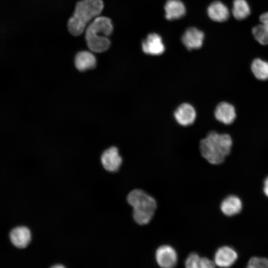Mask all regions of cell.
<instances>
[{
	"mask_svg": "<svg viewBox=\"0 0 268 268\" xmlns=\"http://www.w3.org/2000/svg\"><path fill=\"white\" fill-rule=\"evenodd\" d=\"M233 145L231 136L227 133H221L212 130L201 138L200 151L202 157L209 164L220 165L231 153Z\"/></svg>",
	"mask_w": 268,
	"mask_h": 268,
	"instance_id": "6da1fadb",
	"label": "cell"
},
{
	"mask_svg": "<svg viewBox=\"0 0 268 268\" xmlns=\"http://www.w3.org/2000/svg\"><path fill=\"white\" fill-rule=\"evenodd\" d=\"M113 26L111 19L105 16H97L87 27L85 40L89 49L95 53L103 52L108 49Z\"/></svg>",
	"mask_w": 268,
	"mask_h": 268,
	"instance_id": "7a4b0ae2",
	"label": "cell"
},
{
	"mask_svg": "<svg viewBox=\"0 0 268 268\" xmlns=\"http://www.w3.org/2000/svg\"><path fill=\"white\" fill-rule=\"evenodd\" d=\"M104 8L102 0H82L75 6L74 12L67 23L69 32L72 35L82 34L87 23L93 18L97 17Z\"/></svg>",
	"mask_w": 268,
	"mask_h": 268,
	"instance_id": "3957f363",
	"label": "cell"
},
{
	"mask_svg": "<svg viewBox=\"0 0 268 268\" xmlns=\"http://www.w3.org/2000/svg\"><path fill=\"white\" fill-rule=\"evenodd\" d=\"M127 201L133 208V217L139 225L148 223L152 218L157 204L155 199L140 189L131 191Z\"/></svg>",
	"mask_w": 268,
	"mask_h": 268,
	"instance_id": "277c9868",
	"label": "cell"
},
{
	"mask_svg": "<svg viewBox=\"0 0 268 268\" xmlns=\"http://www.w3.org/2000/svg\"><path fill=\"white\" fill-rule=\"evenodd\" d=\"M173 117L179 125L186 127L194 124L197 117V112L192 104L185 102L176 107L173 112Z\"/></svg>",
	"mask_w": 268,
	"mask_h": 268,
	"instance_id": "5b68a950",
	"label": "cell"
},
{
	"mask_svg": "<svg viewBox=\"0 0 268 268\" xmlns=\"http://www.w3.org/2000/svg\"><path fill=\"white\" fill-rule=\"evenodd\" d=\"M214 117L217 121L223 125H231L237 117L235 107L229 102L221 101L216 105L214 109Z\"/></svg>",
	"mask_w": 268,
	"mask_h": 268,
	"instance_id": "8992f818",
	"label": "cell"
},
{
	"mask_svg": "<svg viewBox=\"0 0 268 268\" xmlns=\"http://www.w3.org/2000/svg\"><path fill=\"white\" fill-rule=\"evenodd\" d=\"M141 48L144 54L153 56H160L165 51L161 37L155 33L147 36L141 43Z\"/></svg>",
	"mask_w": 268,
	"mask_h": 268,
	"instance_id": "52a82bcc",
	"label": "cell"
},
{
	"mask_svg": "<svg viewBox=\"0 0 268 268\" xmlns=\"http://www.w3.org/2000/svg\"><path fill=\"white\" fill-rule=\"evenodd\" d=\"M204 38V33L194 27L187 28L181 37L183 45L188 51L200 49Z\"/></svg>",
	"mask_w": 268,
	"mask_h": 268,
	"instance_id": "ba28073f",
	"label": "cell"
},
{
	"mask_svg": "<svg viewBox=\"0 0 268 268\" xmlns=\"http://www.w3.org/2000/svg\"><path fill=\"white\" fill-rule=\"evenodd\" d=\"M157 264L162 268H169L174 267L177 262V255L175 249L169 245L159 247L155 253Z\"/></svg>",
	"mask_w": 268,
	"mask_h": 268,
	"instance_id": "9c48e42d",
	"label": "cell"
},
{
	"mask_svg": "<svg viewBox=\"0 0 268 268\" xmlns=\"http://www.w3.org/2000/svg\"><path fill=\"white\" fill-rule=\"evenodd\" d=\"M101 160L103 167L108 171L112 172L117 171L122 163L119 149L115 146L106 149L102 153Z\"/></svg>",
	"mask_w": 268,
	"mask_h": 268,
	"instance_id": "30bf717a",
	"label": "cell"
},
{
	"mask_svg": "<svg viewBox=\"0 0 268 268\" xmlns=\"http://www.w3.org/2000/svg\"><path fill=\"white\" fill-rule=\"evenodd\" d=\"M237 258V253L233 248L223 246L215 252L214 262L215 265L219 267H229L235 263Z\"/></svg>",
	"mask_w": 268,
	"mask_h": 268,
	"instance_id": "8fae6325",
	"label": "cell"
},
{
	"mask_svg": "<svg viewBox=\"0 0 268 268\" xmlns=\"http://www.w3.org/2000/svg\"><path fill=\"white\" fill-rule=\"evenodd\" d=\"M207 13L210 19L217 22L226 21L230 17V12L223 2L216 0L211 2L207 7Z\"/></svg>",
	"mask_w": 268,
	"mask_h": 268,
	"instance_id": "7c38bea8",
	"label": "cell"
},
{
	"mask_svg": "<svg viewBox=\"0 0 268 268\" xmlns=\"http://www.w3.org/2000/svg\"><path fill=\"white\" fill-rule=\"evenodd\" d=\"M31 238L29 229L25 226H19L13 229L10 233V239L14 246L18 248H24L29 244Z\"/></svg>",
	"mask_w": 268,
	"mask_h": 268,
	"instance_id": "4fadbf2b",
	"label": "cell"
},
{
	"mask_svg": "<svg viewBox=\"0 0 268 268\" xmlns=\"http://www.w3.org/2000/svg\"><path fill=\"white\" fill-rule=\"evenodd\" d=\"M165 17L168 20L178 19L186 14V7L180 0H167L164 5Z\"/></svg>",
	"mask_w": 268,
	"mask_h": 268,
	"instance_id": "5bb4252c",
	"label": "cell"
},
{
	"mask_svg": "<svg viewBox=\"0 0 268 268\" xmlns=\"http://www.w3.org/2000/svg\"><path fill=\"white\" fill-rule=\"evenodd\" d=\"M74 63L76 68L79 71H83L94 68L96 66V59L91 52L82 51L76 55Z\"/></svg>",
	"mask_w": 268,
	"mask_h": 268,
	"instance_id": "9a60e30c",
	"label": "cell"
},
{
	"mask_svg": "<svg viewBox=\"0 0 268 268\" xmlns=\"http://www.w3.org/2000/svg\"><path fill=\"white\" fill-rule=\"evenodd\" d=\"M242 207L241 200L233 195L224 199L221 203L220 209L222 213L227 216H233L240 212Z\"/></svg>",
	"mask_w": 268,
	"mask_h": 268,
	"instance_id": "2e32d148",
	"label": "cell"
},
{
	"mask_svg": "<svg viewBox=\"0 0 268 268\" xmlns=\"http://www.w3.org/2000/svg\"><path fill=\"white\" fill-rule=\"evenodd\" d=\"M250 69L254 77L258 80L268 79V61L261 58H255L251 63Z\"/></svg>",
	"mask_w": 268,
	"mask_h": 268,
	"instance_id": "e0dca14e",
	"label": "cell"
},
{
	"mask_svg": "<svg viewBox=\"0 0 268 268\" xmlns=\"http://www.w3.org/2000/svg\"><path fill=\"white\" fill-rule=\"evenodd\" d=\"M232 12L234 17L238 20L247 18L251 14V9L246 0H233Z\"/></svg>",
	"mask_w": 268,
	"mask_h": 268,
	"instance_id": "ac0fdd59",
	"label": "cell"
},
{
	"mask_svg": "<svg viewBox=\"0 0 268 268\" xmlns=\"http://www.w3.org/2000/svg\"><path fill=\"white\" fill-rule=\"evenodd\" d=\"M247 267L249 268H268V259L253 257L249 261Z\"/></svg>",
	"mask_w": 268,
	"mask_h": 268,
	"instance_id": "d6986e66",
	"label": "cell"
},
{
	"mask_svg": "<svg viewBox=\"0 0 268 268\" xmlns=\"http://www.w3.org/2000/svg\"><path fill=\"white\" fill-rule=\"evenodd\" d=\"M201 257L196 253L190 254L185 261V266L188 268H198Z\"/></svg>",
	"mask_w": 268,
	"mask_h": 268,
	"instance_id": "ffe728a7",
	"label": "cell"
},
{
	"mask_svg": "<svg viewBox=\"0 0 268 268\" xmlns=\"http://www.w3.org/2000/svg\"><path fill=\"white\" fill-rule=\"evenodd\" d=\"M259 20L263 29L267 35H268V11L261 14L260 16Z\"/></svg>",
	"mask_w": 268,
	"mask_h": 268,
	"instance_id": "44dd1931",
	"label": "cell"
},
{
	"mask_svg": "<svg viewBox=\"0 0 268 268\" xmlns=\"http://www.w3.org/2000/svg\"><path fill=\"white\" fill-rule=\"evenodd\" d=\"M214 262L206 258H201L200 266L201 268H212L215 267Z\"/></svg>",
	"mask_w": 268,
	"mask_h": 268,
	"instance_id": "7402d4cb",
	"label": "cell"
},
{
	"mask_svg": "<svg viewBox=\"0 0 268 268\" xmlns=\"http://www.w3.org/2000/svg\"><path fill=\"white\" fill-rule=\"evenodd\" d=\"M264 192L266 196L268 197V177L264 182Z\"/></svg>",
	"mask_w": 268,
	"mask_h": 268,
	"instance_id": "603a6c76",
	"label": "cell"
}]
</instances>
